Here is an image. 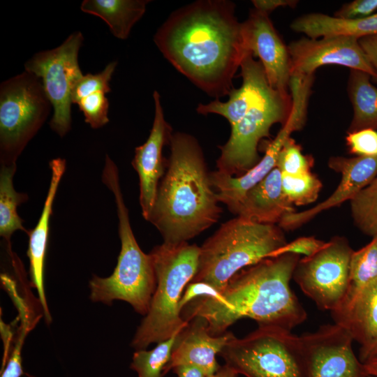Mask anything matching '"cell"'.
<instances>
[{"instance_id": "43", "label": "cell", "mask_w": 377, "mask_h": 377, "mask_svg": "<svg viewBox=\"0 0 377 377\" xmlns=\"http://www.w3.org/2000/svg\"><path fill=\"white\" fill-rule=\"evenodd\" d=\"M377 356V343L360 360L364 363L368 360Z\"/></svg>"}, {"instance_id": "26", "label": "cell", "mask_w": 377, "mask_h": 377, "mask_svg": "<svg viewBox=\"0 0 377 377\" xmlns=\"http://www.w3.org/2000/svg\"><path fill=\"white\" fill-rule=\"evenodd\" d=\"M16 165H1L0 171V235L8 244L12 234L21 230L28 233L22 225L23 221L17 213L18 205L25 202L27 195L18 193L13 186Z\"/></svg>"}, {"instance_id": "11", "label": "cell", "mask_w": 377, "mask_h": 377, "mask_svg": "<svg viewBox=\"0 0 377 377\" xmlns=\"http://www.w3.org/2000/svg\"><path fill=\"white\" fill-rule=\"evenodd\" d=\"M353 251L346 237L336 236L314 254L298 260L293 279L319 309L331 313L341 303Z\"/></svg>"}, {"instance_id": "16", "label": "cell", "mask_w": 377, "mask_h": 377, "mask_svg": "<svg viewBox=\"0 0 377 377\" xmlns=\"http://www.w3.org/2000/svg\"><path fill=\"white\" fill-rule=\"evenodd\" d=\"M154 117L150 133L146 142L135 149L132 165L139 177L140 204L144 219L148 221L151 213L159 185L165 173L166 161L163 148L169 144L172 127L166 121L161 104V95L153 92Z\"/></svg>"}, {"instance_id": "12", "label": "cell", "mask_w": 377, "mask_h": 377, "mask_svg": "<svg viewBox=\"0 0 377 377\" xmlns=\"http://www.w3.org/2000/svg\"><path fill=\"white\" fill-rule=\"evenodd\" d=\"M308 377H369L353 348L354 341L343 327L325 324L300 335Z\"/></svg>"}, {"instance_id": "5", "label": "cell", "mask_w": 377, "mask_h": 377, "mask_svg": "<svg viewBox=\"0 0 377 377\" xmlns=\"http://www.w3.org/2000/svg\"><path fill=\"white\" fill-rule=\"evenodd\" d=\"M149 254L156 286L149 311L131 342V346L137 350L178 334L187 325L182 317L179 304L186 287L197 273L200 246L188 242H163L156 246Z\"/></svg>"}, {"instance_id": "14", "label": "cell", "mask_w": 377, "mask_h": 377, "mask_svg": "<svg viewBox=\"0 0 377 377\" xmlns=\"http://www.w3.org/2000/svg\"><path fill=\"white\" fill-rule=\"evenodd\" d=\"M308 105L302 100L294 101L290 114L276 136L268 145L259 162L247 172L233 177L220 171L210 172V180L219 202L225 204L234 214L246 193L261 182L276 168L279 154L294 131L305 125Z\"/></svg>"}, {"instance_id": "40", "label": "cell", "mask_w": 377, "mask_h": 377, "mask_svg": "<svg viewBox=\"0 0 377 377\" xmlns=\"http://www.w3.org/2000/svg\"><path fill=\"white\" fill-rule=\"evenodd\" d=\"M172 371L177 377H206L200 369L191 365H179Z\"/></svg>"}, {"instance_id": "34", "label": "cell", "mask_w": 377, "mask_h": 377, "mask_svg": "<svg viewBox=\"0 0 377 377\" xmlns=\"http://www.w3.org/2000/svg\"><path fill=\"white\" fill-rule=\"evenodd\" d=\"M326 242L322 241L312 236L300 237L290 242H287L277 251L272 257L283 254L304 255L310 256L319 251Z\"/></svg>"}, {"instance_id": "36", "label": "cell", "mask_w": 377, "mask_h": 377, "mask_svg": "<svg viewBox=\"0 0 377 377\" xmlns=\"http://www.w3.org/2000/svg\"><path fill=\"white\" fill-rule=\"evenodd\" d=\"M220 295V292L206 283L191 282L186 287L180 300L179 304V310L182 312L185 306L198 298L216 299Z\"/></svg>"}, {"instance_id": "22", "label": "cell", "mask_w": 377, "mask_h": 377, "mask_svg": "<svg viewBox=\"0 0 377 377\" xmlns=\"http://www.w3.org/2000/svg\"><path fill=\"white\" fill-rule=\"evenodd\" d=\"M290 29L308 38L343 36L357 38L377 34V13L369 17L343 20L320 13L305 14L295 19Z\"/></svg>"}, {"instance_id": "29", "label": "cell", "mask_w": 377, "mask_h": 377, "mask_svg": "<svg viewBox=\"0 0 377 377\" xmlns=\"http://www.w3.org/2000/svg\"><path fill=\"white\" fill-rule=\"evenodd\" d=\"M283 193L293 205H306L314 202L318 198L323 184L311 172L289 175L281 174Z\"/></svg>"}, {"instance_id": "10", "label": "cell", "mask_w": 377, "mask_h": 377, "mask_svg": "<svg viewBox=\"0 0 377 377\" xmlns=\"http://www.w3.org/2000/svg\"><path fill=\"white\" fill-rule=\"evenodd\" d=\"M83 40L80 31H74L59 46L37 52L24 64L25 71L41 81L53 108L50 127L60 137L71 126L72 91L83 75L78 63Z\"/></svg>"}, {"instance_id": "42", "label": "cell", "mask_w": 377, "mask_h": 377, "mask_svg": "<svg viewBox=\"0 0 377 377\" xmlns=\"http://www.w3.org/2000/svg\"><path fill=\"white\" fill-rule=\"evenodd\" d=\"M237 376L235 371L224 364L220 367L216 373L207 377H237Z\"/></svg>"}, {"instance_id": "23", "label": "cell", "mask_w": 377, "mask_h": 377, "mask_svg": "<svg viewBox=\"0 0 377 377\" xmlns=\"http://www.w3.org/2000/svg\"><path fill=\"white\" fill-rule=\"evenodd\" d=\"M149 2L148 0H84L80 9L101 18L114 37L125 40L144 15Z\"/></svg>"}, {"instance_id": "28", "label": "cell", "mask_w": 377, "mask_h": 377, "mask_svg": "<svg viewBox=\"0 0 377 377\" xmlns=\"http://www.w3.org/2000/svg\"><path fill=\"white\" fill-rule=\"evenodd\" d=\"M177 336L158 343L151 350H136L133 355L131 369L137 373L138 377H163Z\"/></svg>"}, {"instance_id": "27", "label": "cell", "mask_w": 377, "mask_h": 377, "mask_svg": "<svg viewBox=\"0 0 377 377\" xmlns=\"http://www.w3.org/2000/svg\"><path fill=\"white\" fill-rule=\"evenodd\" d=\"M350 212L356 227L364 234L377 235V176L350 201Z\"/></svg>"}, {"instance_id": "38", "label": "cell", "mask_w": 377, "mask_h": 377, "mask_svg": "<svg viewBox=\"0 0 377 377\" xmlns=\"http://www.w3.org/2000/svg\"><path fill=\"white\" fill-rule=\"evenodd\" d=\"M23 374L21 352L12 350L11 355L1 369V377H21Z\"/></svg>"}, {"instance_id": "41", "label": "cell", "mask_w": 377, "mask_h": 377, "mask_svg": "<svg viewBox=\"0 0 377 377\" xmlns=\"http://www.w3.org/2000/svg\"><path fill=\"white\" fill-rule=\"evenodd\" d=\"M363 364L369 376L377 377V356L368 360Z\"/></svg>"}, {"instance_id": "9", "label": "cell", "mask_w": 377, "mask_h": 377, "mask_svg": "<svg viewBox=\"0 0 377 377\" xmlns=\"http://www.w3.org/2000/svg\"><path fill=\"white\" fill-rule=\"evenodd\" d=\"M292 108L290 94H283L266 83L240 119L231 126L227 142L220 147L216 168L226 175H243L260 160L258 145L269 137L275 124L283 125Z\"/></svg>"}, {"instance_id": "35", "label": "cell", "mask_w": 377, "mask_h": 377, "mask_svg": "<svg viewBox=\"0 0 377 377\" xmlns=\"http://www.w3.org/2000/svg\"><path fill=\"white\" fill-rule=\"evenodd\" d=\"M377 10V0H355L344 3L334 17L343 20H355L369 17Z\"/></svg>"}, {"instance_id": "17", "label": "cell", "mask_w": 377, "mask_h": 377, "mask_svg": "<svg viewBox=\"0 0 377 377\" xmlns=\"http://www.w3.org/2000/svg\"><path fill=\"white\" fill-rule=\"evenodd\" d=\"M328 166L341 174L335 191L326 200L310 209L285 215L279 223L283 230L297 229L320 213L350 201L377 176V157L333 156L329 159Z\"/></svg>"}, {"instance_id": "8", "label": "cell", "mask_w": 377, "mask_h": 377, "mask_svg": "<svg viewBox=\"0 0 377 377\" xmlns=\"http://www.w3.org/2000/svg\"><path fill=\"white\" fill-rule=\"evenodd\" d=\"M52 108L38 77L27 71L0 85L1 165H16Z\"/></svg>"}, {"instance_id": "7", "label": "cell", "mask_w": 377, "mask_h": 377, "mask_svg": "<svg viewBox=\"0 0 377 377\" xmlns=\"http://www.w3.org/2000/svg\"><path fill=\"white\" fill-rule=\"evenodd\" d=\"M225 365L245 377H308L300 336L274 325H258L234 336L219 354Z\"/></svg>"}, {"instance_id": "18", "label": "cell", "mask_w": 377, "mask_h": 377, "mask_svg": "<svg viewBox=\"0 0 377 377\" xmlns=\"http://www.w3.org/2000/svg\"><path fill=\"white\" fill-rule=\"evenodd\" d=\"M234 336L230 332L214 335L209 331L203 318H192L177 334L163 375L179 365L194 366L206 377L214 374L221 367L216 355Z\"/></svg>"}, {"instance_id": "25", "label": "cell", "mask_w": 377, "mask_h": 377, "mask_svg": "<svg viewBox=\"0 0 377 377\" xmlns=\"http://www.w3.org/2000/svg\"><path fill=\"white\" fill-rule=\"evenodd\" d=\"M377 280V235L364 247L353 251L349 269L348 287L344 297L337 309L348 307L356 297Z\"/></svg>"}, {"instance_id": "30", "label": "cell", "mask_w": 377, "mask_h": 377, "mask_svg": "<svg viewBox=\"0 0 377 377\" xmlns=\"http://www.w3.org/2000/svg\"><path fill=\"white\" fill-rule=\"evenodd\" d=\"M313 164V156L304 154L302 147L290 137L279 154L276 168L281 174L297 175L311 172Z\"/></svg>"}, {"instance_id": "33", "label": "cell", "mask_w": 377, "mask_h": 377, "mask_svg": "<svg viewBox=\"0 0 377 377\" xmlns=\"http://www.w3.org/2000/svg\"><path fill=\"white\" fill-rule=\"evenodd\" d=\"M346 144L357 156L377 157V131L364 128L347 133Z\"/></svg>"}, {"instance_id": "39", "label": "cell", "mask_w": 377, "mask_h": 377, "mask_svg": "<svg viewBox=\"0 0 377 377\" xmlns=\"http://www.w3.org/2000/svg\"><path fill=\"white\" fill-rule=\"evenodd\" d=\"M358 40L377 75V34L364 36Z\"/></svg>"}, {"instance_id": "4", "label": "cell", "mask_w": 377, "mask_h": 377, "mask_svg": "<svg viewBox=\"0 0 377 377\" xmlns=\"http://www.w3.org/2000/svg\"><path fill=\"white\" fill-rule=\"evenodd\" d=\"M102 180L114 197L121 250L112 275L106 278L94 276L89 281L90 298L107 304L115 300H123L137 313L145 316L156 289V274L150 254L144 253L135 239L120 187L118 169L108 155L105 156Z\"/></svg>"}, {"instance_id": "32", "label": "cell", "mask_w": 377, "mask_h": 377, "mask_svg": "<svg viewBox=\"0 0 377 377\" xmlns=\"http://www.w3.org/2000/svg\"><path fill=\"white\" fill-rule=\"evenodd\" d=\"M105 94L97 91L81 98L76 103L84 114L85 122L93 128H99L109 122L110 103Z\"/></svg>"}, {"instance_id": "20", "label": "cell", "mask_w": 377, "mask_h": 377, "mask_svg": "<svg viewBox=\"0 0 377 377\" xmlns=\"http://www.w3.org/2000/svg\"><path fill=\"white\" fill-rule=\"evenodd\" d=\"M295 211L283 193L281 173L275 168L246 193L234 214L258 223L276 224Z\"/></svg>"}, {"instance_id": "24", "label": "cell", "mask_w": 377, "mask_h": 377, "mask_svg": "<svg viewBox=\"0 0 377 377\" xmlns=\"http://www.w3.org/2000/svg\"><path fill=\"white\" fill-rule=\"evenodd\" d=\"M371 77L358 70H350L347 91L353 116L347 133L371 128L377 131V88Z\"/></svg>"}, {"instance_id": "15", "label": "cell", "mask_w": 377, "mask_h": 377, "mask_svg": "<svg viewBox=\"0 0 377 377\" xmlns=\"http://www.w3.org/2000/svg\"><path fill=\"white\" fill-rule=\"evenodd\" d=\"M243 29L246 48L259 59L269 86L283 94H289L291 68L288 46L269 15L253 9L243 22Z\"/></svg>"}, {"instance_id": "1", "label": "cell", "mask_w": 377, "mask_h": 377, "mask_svg": "<svg viewBox=\"0 0 377 377\" xmlns=\"http://www.w3.org/2000/svg\"><path fill=\"white\" fill-rule=\"evenodd\" d=\"M154 42L177 71L215 99L235 88L233 78L249 52L243 22L228 0H198L176 9Z\"/></svg>"}, {"instance_id": "37", "label": "cell", "mask_w": 377, "mask_h": 377, "mask_svg": "<svg viewBox=\"0 0 377 377\" xmlns=\"http://www.w3.org/2000/svg\"><path fill=\"white\" fill-rule=\"evenodd\" d=\"M254 9L269 15L270 13L279 7L295 8L298 3L296 0H253Z\"/></svg>"}, {"instance_id": "19", "label": "cell", "mask_w": 377, "mask_h": 377, "mask_svg": "<svg viewBox=\"0 0 377 377\" xmlns=\"http://www.w3.org/2000/svg\"><path fill=\"white\" fill-rule=\"evenodd\" d=\"M50 183L40 219L29 235L27 256L31 286L36 288L45 320L51 321L44 289V263L47 247L50 219L52 205L61 179L65 172V159L57 158L50 161Z\"/></svg>"}, {"instance_id": "21", "label": "cell", "mask_w": 377, "mask_h": 377, "mask_svg": "<svg viewBox=\"0 0 377 377\" xmlns=\"http://www.w3.org/2000/svg\"><path fill=\"white\" fill-rule=\"evenodd\" d=\"M334 323L348 331L360 345L359 359L377 343V280L346 309L331 313Z\"/></svg>"}, {"instance_id": "6", "label": "cell", "mask_w": 377, "mask_h": 377, "mask_svg": "<svg viewBox=\"0 0 377 377\" xmlns=\"http://www.w3.org/2000/svg\"><path fill=\"white\" fill-rule=\"evenodd\" d=\"M286 243L279 226L237 216L222 223L200 246L198 271L191 282L206 283L221 293L237 273L272 258Z\"/></svg>"}, {"instance_id": "31", "label": "cell", "mask_w": 377, "mask_h": 377, "mask_svg": "<svg viewBox=\"0 0 377 377\" xmlns=\"http://www.w3.org/2000/svg\"><path fill=\"white\" fill-rule=\"evenodd\" d=\"M117 64V61H112L97 74L82 75L73 87L72 91L73 103H77L81 98L97 91L109 93L111 91L110 82Z\"/></svg>"}, {"instance_id": "3", "label": "cell", "mask_w": 377, "mask_h": 377, "mask_svg": "<svg viewBox=\"0 0 377 377\" xmlns=\"http://www.w3.org/2000/svg\"><path fill=\"white\" fill-rule=\"evenodd\" d=\"M166 171L159 183L148 219L163 242H188L215 224L223 212L197 139L172 133Z\"/></svg>"}, {"instance_id": "2", "label": "cell", "mask_w": 377, "mask_h": 377, "mask_svg": "<svg viewBox=\"0 0 377 377\" xmlns=\"http://www.w3.org/2000/svg\"><path fill=\"white\" fill-rule=\"evenodd\" d=\"M300 256L283 254L265 258L237 273L216 299L198 298L182 311L186 322L203 318L211 334L219 335L241 318L258 325L292 330L302 324L307 313L290 287Z\"/></svg>"}, {"instance_id": "13", "label": "cell", "mask_w": 377, "mask_h": 377, "mask_svg": "<svg viewBox=\"0 0 377 377\" xmlns=\"http://www.w3.org/2000/svg\"><path fill=\"white\" fill-rule=\"evenodd\" d=\"M288 49L291 75H314L320 66L339 65L365 72L377 82V75L357 38L343 36L302 37L291 42Z\"/></svg>"}]
</instances>
